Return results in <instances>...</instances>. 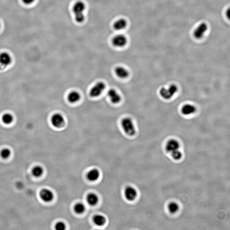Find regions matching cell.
I'll use <instances>...</instances> for the list:
<instances>
[{"instance_id": "cell-8", "label": "cell", "mask_w": 230, "mask_h": 230, "mask_svg": "<svg viewBox=\"0 0 230 230\" xmlns=\"http://www.w3.org/2000/svg\"><path fill=\"white\" fill-rule=\"evenodd\" d=\"M128 40L125 35L119 34L116 35L112 39V44L115 47L121 48L124 47L127 43Z\"/></svg>"}, {"instance_id": "cell-26", "label": "cell", "mask_w": 230, "mask_h": 230, "mask_svg": "<svg viewBox=\"0 0 230 230\" xmlns=\"http://www.w3.org/2000/svg\"><path fill=\"white\" fill-rule=\"evenodd\" d=\"M55 228L56 230H64L66 229V225L64 222H59L56 223Z\"/></svg>"}, {"instance_id": "cell-24", "label": "cell", "mask_w": 230, "mask_h": 230, "mask_svg": "<svg viewBox=\"0 0 230 230\" xmlns=\"http://www.w3.org/2000/svg\"><path fill=\"white\" fill-rule=\"evenodd\" d=\"M0 155L2 158L4 159L8 158L11 155L10 150L7 148H4L1 151Z\"/></svg>"}, {"instance_id": "cell-5", "label": "cell", "mask_w": 230, "mask_h": 230, "mask_svg": "<svg viewBox=\"0 0 230 230\" xmlns=\"http://www.w3.org/2000/svg\"><path fill=\"white\" fill-rule=\"evenodd\" d=\"M51 122L54 127L60 128L63 127L65 124V120L62 114L56 113L52 116Z\"/></svg>"}, {"instance_id": "cell-16", "label": "cell", "mask_w": 230, "mask_h": 230, "mask_svg": "<svg viewBox=\"0 0 230 230\" xmlns=\"http://www.w3.org/2000/svg\"><path fill=\"white\" fill-rule=\"evenodd\" d=\"M196 112V108L194 105L187 104L183 105L181 109V113L185 116L193 114Z\"/></svg>"}, {"instance_id": "cell-12", "label": "cell", "mask_w": 230, "mask_h": 230, "mask_svg": "<svg viewBox=\"0 0 230 230\" xmlns=\"http://www.w3.org/2000/svg\"><path fill=\"white\" fill-rule=\"evenodd\" d=\"M115 74L118 78L121 79H126L129 77L130 73L126 68L122 66H118L114 70Z\"/></svg>"}, {"instance_id": "cell-13", "label": "cell", "mask_w": 230, "mask_h": 230, "mask_svg": "<svg viewBox=\"0 0 230 230\" xmlns=\"http://www.w3.org/2000/svg\"><path fill=\"white\" fill-rule=\"evenodd\" d=\"M180 148V144L177 140L171 139L169 140L166 145V149L168 152L171 153L175 150H179Z\"/></svg>"}, {"instance_id": "cell-19", "label": "cell", "mask_w": 230, "mask_h": 230, "mask_svg": "<svg viewBox=\"0 0 230 230\" xmlns=\"http://www.w3.org/2000/svg\"><path fill=\"white\" fill-rule=\"evenodd\" d=\"M93 221L97 226H102L106 223V219L104 216L97 214L93 217Z\"/></svg>"}, {"instance_id": "cell-20", "label": "cell", "mask_w": 230, "mask_h": 230, "mask_svg": "<svg viewBox=\"0 0 230 230\" xmlns=\"http://www.w3.org/2000/svg\"><path fill=\"white\" fill-rule=\"evenodd\" d=\"M86 207L84 204L81 203H78L74 206V210L76 214H83L85 210Z\"/></svg>"}, {"instance_id": "cell-22", "label": "cell", "mask_w": 230, "mask_h": 230, "mask_svg": "<svg viewBox=\"0 0 230 230\" xmlns=\"http://www.w3.org/2000/svg\"><path fill=\"white\" fill-rule=\"evenodd\" d=\"M168 209L170 212L172 214H175L179 210V206L177 203L171 202L169 204Z\"/></svg>"}, {"instance_id": "cell-2", "label": "cell", "mask_w": 230, "mask_h": 230, "mask_svg": "<svg viewBox=\"0 0 230 230\" xmlns=\"http://www.w3.org/2000/svg\"><path fill=\"white\" fill-rule=\"evenodd\" d=\"M85 9V4L81 1H78L74 4L73 8V12L75 20L77 23H81L84 21V12Z\"/></svg>"}, {"instance_id": "cell-27", "label": "cell", "mask_w": 230, "mask_h": 230, "mask_svg": "<svg viewBox=\"0 0 230 230\" xmlns=\"http://www.w3.org/2000/svg\"><path fill=\"white\" fill-rule=\"evenodd\" d=\"M35 0H22L23 3L26 4H30L33 3Z\"/></svg>"}, {"instance_id": "cell-3", "label": "cell", "mask_w": 230, "mask_h": 230, "mask_svg": "<svg viewBox=\"0 0 230 230\" xmlns=\"http://www.w3.org/2000/svg\"><path fill=\"white\" fill-rule=\"evenodd\" d=\"M106 86L105 82L100 81L96 83L91 88L89 92V95L91 98H97L99 96L104 92Z\"/></svg>"}, {"instance_id": "cell-17", "label": "cell", "mask_w": 230, "mask_h": 230, "mask_svg": "<svg viewBox=\"0 0 230 230\" xmlns=\"http://www.w3.org/2000/svg\"><path fill=\"white\" fill-rule=\"evenodd\" d=\"M98 196L94 193H90L87 196V202L90 206H96L98 203Z\"/></svg>"}, {"instance_id": "cell-9", "label": "cell", "mask_w": 230, "mask_h": 230, "mask_svg": "<svg viewBox=\"0 0 230 230\" xmlns=\"http://www.w3.org/2000/svg\"><path fill=\"white\" fill-rule=\"evenodd\" d=\"M124 194V196L127 200L132 202L135 200L137 197V192L134 187L128 186L125 189Z\"/></svg>"}, {"instance_id": "cell-18", "label": "cell", "mask_w": 230, "mask_h": 230, "mask_svg": "<svg viewBox=\"0 0 230 230\" xmlns=\"http://www.w3.org/2000/svg\"><path fill=\"white\" fill-rule=\"evenodd\" d=\"M127 25V22L125 19H119L114 23L113 27L116 31H120L125 29Z\"/></svg>"}, {"instance_id": "cell-15", "label": "cell", "mask_w": 230, "mask_h": 230, "mask_svg": "<svg viewBox=\"0 0 230 230\" xmlns=\"http://www.w3.org/2000/svg\"><path fill=\"white\" fill-rule=\"evenodd\" d=\"M100 173L99 170L93 168L87 174V178L89 181H95L99 178Z\"/></svg>"}, {"instance_id": "cell-4", "label": "cell", "mask_w": 230, "mask_h": 230, "mask_svg": "<svg viewBox=\"0 0 230 230\" xmlns=\"http://www.w3.org/2000/svg\"><path fill=\"white\" fill-rule=\"evenodd\" d=\"M178 90V87L176 85L171 84L167 88H162L160 90V95L164 99H170L176 94Z\"/></svg>"}, {"instance_id": "cell-6", "label": "cell", "mask_w": 230, "mask_h": 230, "mask_svg": "<svg viewBox=\"0 0 230 230\" xmlns=\"http://www.w3.org/2000/svg\"><path fill=\"white\" fill-rule=\"evenodd\" d=\"M207 30H208V26L207 23H200L194 30L193 32V36L196 39H202L204 37Z\"/></svg>"}, {"instance_id": "cell-28", "label": "cell", "mask_w": 230, "mask_h": 230, "mask_svg": "<svg viewBox=\"0 0 230 230\" xmlns=\"http://www.w3.org/2000/svg\"><path fill=\"white\" fill-rule=\"evenodd\" d=\"M0 26H1V24H0Z\"/></svg>"}, {"instance_id": "cell-10", "label": "cell", "mask_w": 230, "mask_h": 230, "mask_svg": "<svg viewBox=\"0 0 230 230\" xmlns=\"http://www.w3.org/2000/svg\"><path fill=\"white\" fill-rule=\"evenodd\" d=\"M39 195L41 199L46 203H49L53 199V193L49 189H43L40 192Z\"/></svg>"}, {"instance_id": "cell-14", "label": "cell", "mask_w": 230, "mask_h": 230, "mask_svg": "<svg viewBox=\"0 0 230 230\" xmlns=\"http://www.w3.org/2000/svg\"><path fill=\"white\" fill-rule=\"evenodd\" d=\"M81 95L78 91H71L67 95V99L69 102L71 104H75L80 100Z\"/></svg>"}, {"instance_id": "cell-7", "label": "cell", "mask_w": 230, "mask_h": 230, "mask_svg": "<svg viewBox=\"0 0 230 230\" xmlns=\"http://www.w3.org/2000/svg\"><path fill=\"white\" fill-rule=\"evenodd\" d=\"M107 95L110 100L113 104L117 105L121 102V96L120 93L115 89L111 88L108 90Z\"/></svg>"}, {"instance_id": "cell-21", "label": "cell", "mask_w": 230, "mask_h": 230, "mask_svg": "<svg viewBox=\"0 0 230 230\" xmlns=\"http://www.w3.org/2000/svg\"><path fill=\"white\" fill-rule=\"evenodd\" d=\"M44 172L43 168L40 166H35L32 169V173L35 177H41Z\"/></svg>"}, {"instance_id": "cell-23", "label": "cell", "mask_w": 230, "mask_h": 230, "mask_svg": "<svg viewBox=\"0 0 230 230\" xmlns=\"http://www.w3.org/2000/svg\"><path fill=\"white\" fill-rule=\"evenodd\" d=\"M2 120L5 124H9L12 123L13 117L10 113L4 114L2 117Z\"/></svg>"}, {"instance_id": "cell-11", "label": "cell", "mask_w": 230, "mask_h": 230, "mask_svg": "<svg viewBox=\"0 0 230 230\" xmlns=\"http://www.w3.org/2000/svg\"><path fill=\"white\" fill-rule=\"evenodd\" d=\"M12 62V58L9 54L6 52L0 54V66L2 70L9 66Z\"/></svg>"}, {"instance_id": "cell-1", "label": "cell", "mask_w": 230, "mask_h": 230, "mask_svg": "<svg viewBox=\"0 0 230 230\" xmlns=\"http://www.w3.org/2000/svg\"><path fill=\"white\" fill-rule=\"evenodd\" d=\"M121 125L126 134L130 136H135L136 131L135 124L131 118L125 117L121 119Z\"/></svg>"}, {"instance_id": "cell-25", "label": "cell", "mask_w": 230, "mask_h": 230, "mask_svg": "<svg viewBox=\"0 0 230 230\" xmlns=\"http://www.w3.org/2000/svg\"><path fill=\"white\" fill-rule=\"evenodd\" d=\"M171 156L174 160H179L182 157V153L179 150H175L174 152L171 153Z\"/></svg>"}]
</instances>
